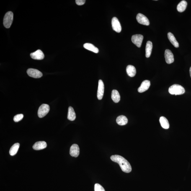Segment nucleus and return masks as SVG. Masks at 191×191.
<instances>
[{
    "instance_id": "nucleus-28",
    "label": "nucleus",
    "mask_w": 191,
    "mask_h": 191,
    "mask_svg": "<svg viewBox=\"0 0 191 191\" xmlns=\"http://www.w3.org/2000/svg\"><path fill=\"white\" fill-rule=\"evenodd\" d=\"M189 72H190V76L191 78V67H190V70H189Z\"/></svg>"
},
{
    "instance_id": "nucleus-25",
    "label": "nucleus",
    "mask_w": 191,
    "mask_h": 191,
    "mask_svg": "<svg viewBox=\"0 0 191 191\" xmlns=\"http://www.w3.org/2000/svg\"><path fill=\"white\" fill-rule=\"evenodd\" d=\"M23 117V114H17V115H16L14 117V121L15 122H18L20 121L22 119Z\"/></svg>"
},
{
    "instance_id": "nucleus-8",
    "label": "nucleus",
    "mask_w": 191,
    "mask_h": 191,
    "mask_svg": "<svg viewBox=\"0 0 191 191\" xmlns=\"http://www.w3.org/2000/svg\"><path fill=\"white\" fill-rule=\"evenodd\" d=\"M136 19L138 22L140 24L146 26L149 25V20L143 14L139 13L137 15Z\"/></svg>"
},
{
    "instance_id": "nucleus-1",
    "label": "nucleus",
    "mask_w": 191,
    "mask_h": 191,
    "mask_svg": "<svg viewBox=\"0 0 191 191\" xmlns=\"http://www.w3.org/2000/svg\"><path fill=\"white\" fill-rule=\"evenodd\" d=\"M110 159L114 162L118 163L124 172L128 173L131 172V166L129 163L123 157L119 155H113L110 157Z\"/></svg>"
},
{
    "instance_id": "nucleus-24",
    "label": "nucleus",
    "mask_w": 191,
    "mask_h": 191,
    "mask_svg": "<svg viewBox=\"0 0 191 191\" xmlns=\"http://www.w3.org/2000/svg\"><path fill=\"white\" fill-rule=\"evenodd\" d=\"M19 147V143H16L14 144L13 146L11 147L10 150L9 151V154L11 156H14L16 154Z\"/></svg>"
},
{
    "instance_id": "nucleus-15",
    "label": "nucleus",
    "mask_w": 191,
    "mask_h": 191,
    "mask_svg": "<svg viewBox=\"0 0 191 191\" xmlns=\"http://www.w3.org/2000/svg\"><path fill=\"white\" fill-rule=\"evenodd\" d=\"M126 71L127 74L130 77H134L136 74V69L135 67L132 65H128L127 67Z\"/></svg>"
},
{
    "instance_id": "nucleus-6",
    "label": "nucleus",
    "mask_w": 191,
    "mask_h": 191,
    "mask_svg": "<svg viewBox=\"0 0 191 191\" xmlns=\"http://www.w3.org/2000/svg\"><path fill=\"white\" fill-rule=\"evenodd\" d=\"M143 39V35H135L132 37V42L138 48L141 47Z\"/></svg>"
},
{
    "instance_id": "nucleus-26",
    "label": "nucleus",
    "mask_w": 191,
    "mask_h": 191,
    "mask_svg": "<svg viewBox=\"0 0 191 191\" xmlns=\"http://www.w3.org/2000/svg\"><path fill=\"white\" fill-rule=\"evenodd\" d=\"M94 191H105L103 187L100 184L96 183L94 185Z\"/></svg>"
},
{
    "instance_id": "nucleus-2",
    "label": "nucleus",
    "mask_w": 191,
    "mask_h": 191,
    "mask_svg": "<svg viewBox=\"0 0 191 191\" xmlns=\"http://www.w3.org/2000/svg\"><path fill=\"white\" fill-rule=\"evenodd\" d=\"M169 91L171 94L175 95H181L185 92L184 88L178 84H174L171 86L169 88Z\"/></svg>"
},
{
    "instance_id": "nucleus-7",
    "label": "nucleus",
    "mask_w": 191,
    "mask_h": 191,
    "mask_svg": "<svg viewBox=\"0 0 191 191\" xmlns=\"http://www.w3.org/2000/svg\"><path fill=\"white\" fill-rule=\"evenodd\" d=\"M112 25L113 30L117 33H120L122 31V27L118 19L116 17L113 18L112 20Z\"/></svg>"
},
{
    "instance_id": "nucleus-11",
    "label": "nucleus",
    "mask_w": 191,
    "mask_h": 191,
    "mask_svg": "<svg viewBox=\"0 0 191 191\" xmlns=\"http://www.w3.org/2000/svg\"><path fill=\"white\" fill-rule=\"evenodd\" d=\"M31 58L34 60H42L44 58V55L40 50H38L30 54Z\"/></svg>"
},
{
    "instance_id": "nucleus-20",
    "label": "nucleus",
    "mask_w": 191,
    "mask_h": 191,
    "mask_svg": "<svg viewBox=\"0 0 191 191\" xmlns=\"http://www.w3.org/2000/svg\"><path fill=\"white\" fill-rule=\"evenodd\" d=\"M116 122L118 125L123 126L126 124L128 122V119L125 116L120 115L117 117Z\"/></svg>"
},
{
    "instance_id": "nucleus-23",
    "label": "nucleus",
    "mask_w": 191,
    "mask_h": 191,
    "mask_svg": "<svg viewBox=\"0 0 191 191\" xmlns=\"http://www.w3.org/2000/svg\"><path fill=\"white\" fill-rule=\"evenodd\" d=\"M159 121L163 128L166 129H167L169 128V122L166 117H160Z\"/></svg>"
},
{
    "instance_id": "nucleus-17",
    "label": "nucleus",
    "mask_w": 191,
    "mask_h": 191,
    "mask_svg": "<svg viewBox=\"0 0 191 191\" xmlns=\"http://www.w3.org/2000/svg\"><path fill=\"white\" fill-rule=\"evenodd\" d=\"M84 48L88 50L94 52V53H98L99 52V49H98L92 44L89 43H86L84 44Z\"/></svg>"
},
{
    "instance_id": "nucleus-4",
    "label": "nucleus",
    "mask_w": 191,
    "mask_h": 191,
    "mask_svg": "<svg viewBox=\"0 0 191 191\" xmlns=\"http://www.w3.org/2000/svg\"><path fill=\"white\" fill-rule=\"evenodd\" d=\"M50 111V107L48 104H43L40 106L38 112V115L40 118L45 117Z\"/></svg>"
},
{
    "instance_id": "nucleus-12",
    "label": "nucleus",
    "mask_w": 191,
    "mask_h": 191,
    "mask_svg": "<svg viewBox=\"0 0 191 191\" xmlns=\"http://www.w3.org/2000/svg\"><path fill=\"white\" fill-rule=\"evenodd\" d=\"M151 85V83L148 80H145L141 83V86L138 88V91L139 92L142 93L147 90Z\"/></svg>"
},
{
    "instance_id": "nucleus-21",
    "label": "nucleus",
    "mask_w": 191,
    "mask_h": 191,
    "mask_svg": "<svg viewBox=\"0 0 191 191\" xmlns=\"http://www.w3.org/2000/svg\"><path fill=\"white\" fill-rule=\"evenodd\" d=\"M111 97L112 100L115 103H117L120 101V96L119 93L116 90H113L112 91Z\"/></svg>"
},
{
    "instance_id": "nucleus-18",
    "label": "nucleus",
    "mask_w": 191,
    "mask_h": 191,
    "mask_svg": "<svg viewBox=\"0 0 191 191\" xmlns=\"http://www.w3.org/2000/svg\"><path fill=\"white\" fill-rule=\"evenodd\" d=\"M152 48V42L148 41L147 42L146 47V56L147 58H149L151 56Z\"/></svg>"
},
{
    "instance_id": "nucleus-5",
    "label": "nucleus",
    "mask_w": 191,
    "mask_h": 191,
    "mask_svg": "<svg viewBox=\"0 0 191 191\" xmlns=\"http://www.w3.org/2000/svg\"><path fill=\"white\" fill-rule=\"evenodd\" d=\"M27 72L28 76L32 78H39L42 77V76L41 72L36 69L29 68L27 70Z\"/></svg>"
},
{
    "instance_id": "nucleus-10",
    "label": "nucleus",
    "mask_w": 191,
    "mask_h": 191,
    "mask_svg": "<svg viewBox=\"0 0 191 191\" xmlns=\"http://www.w3.org/2000/svg\"><path fill=\"white\" fill-rule=\"evenodd\" d=\"M165 57L166 63L168 64L174 63V55L170 50L166 49L165 51Z\"/></svg>"
},
{
    "instance_id": "nucleus-22",
    "label": "nucleus",
    "mask_w": 191,
    "mask_h": 191,
    "mask_svg": "<svg viewBox=\"0 0 191 191\" xmlns=\"http://www.w3.org/2000/svg\"><path fill=\"white\" fill-rule=\"evenodd\" d=\"M187 6V3L185 1H182L179 3L177 6V11L180 13L183 12L185 10Z\"/></svg>"
},
{
    "instance_id": "nucleus-13",
    "label": "nucleus",
    "mask_w": 191,
    "mask_h": 191,
    "mask_svg": "<svg viewBox=\"0 0 191 191\" xmlns=\"http://www.w3.org/2000/svg\"><path fill=\"white\" fill-rule=\"evenodd\" d=\"M80 149L79 146L76 144H73L71 147L70 149V154L72 156L77 157L79 156Z\"/></svg>"
},
{
    "instance_id": "nucleus-16",
    "label": "nucleus",
    "mask_w": 191,
    "mask_h": 191,
    "mask_svg": "<svg viewBox=\"0 0 191 191\" xmlns=\"http://www.w3.org/2000/svg\"><path fill=\"white\" fill-rule=\"evenodd\" d=\"M168 39L169 41L171 42L172 44L174 46L175 48H178L179 47L178 42L176 40L175 37L172 33L171 32L168 33L167 34Z\"/></svg>"
},
{
    "instance_id": "nucleus-19",
    "label": "nucleus",
    "mask_w": 191,
    "mask_h": 191,
    "mask_svg": "<svg viewBox=\"0 0 191 191\" xmlns=\"http://www.w3.org/2000/svg\"><path fill=\"white\" fill-rule=\"evenodd\" d=\"M67 118L68 120L72 121L74 120L76 118V114L74 109L71 106L68 108Z\"/></svg>"
},
{
    "instance_id": "nucleus-27",
    "label": "nucleus",
    "mask_w": 191,
    "mask_h": 191,
    "mask_svg": "<svg viewBox=\"0 0 191 191\" xmlns=\"http://www.w3.org/2000/svg\"><path fill=\"white\" fill-rule=\"evenodd\" d=\"M86 1L85 0H76V4L78 6H82L84 5Z\"/></svg>"
},
{
    "instance_id": "nucleus-9",
    "label": "nucleus",
    "mask_w": 191,
    "mask_h": 191,
    "mask_svg": "<svg viewBox=\"0 0 191 191\" xmlns=\"http://www.w3.org/2000/svg\"><path fill=\"white\" fill-rule=\"evenodd\" d=\"M104 92V84L102 80H99V81L98 88L97 97L99 100H101L103 97Z\"/></svg>"
},
{
    "instance_id": "nucleus-3",
    "label": "nucleus",
    "mask_w": 191,
    "mask_h": 191,
    "mask_svg": "<svg viewBox=\"0 0 191 191\" xmlns=\"http://www.w3.org/2000/svg\"><path fill=\"white\" fill-rule=\"evenodd\" d=\"M14 14L11 11L6 13L3 19V25L6 28H10L13 20Z\"/></svg>"
},
{
    "instance_id": "nucleus-14",
    "label": "nucleus",
    "mask_w": 191,
    "mask_h": 191,
    "mask_svg": "<svg viewBox=\"0 0 191 191\" xmlns=\"http://www.w3.org/2000/svg\"><path fill=\"white\" fill-rule=\"evenodd\" d=\"M47 147V143L45 141H39L36 142L33 146L34 150H40L44 149Z\"/></svg>"
}]
</instances>
